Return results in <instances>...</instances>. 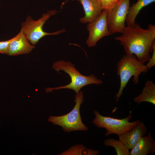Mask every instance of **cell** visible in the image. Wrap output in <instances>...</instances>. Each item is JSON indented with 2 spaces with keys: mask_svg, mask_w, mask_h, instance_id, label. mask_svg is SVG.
<instances>
[{
  "mask_svg": "<svg viewBox=\"0 0 155 155\" xmlns=\"http://www.w3.org/2000/svg\"><path fill=\"white\" fill-rule=\"evenodd\" d=\"M133 100L138 104L146 102L155 105V84L152 81L148 80L145 83L141 93Z\"/></svg>",
  "mask_w": 155,
  "mask_h": 155,
  "instance_id": "obj_13",
  "label": "cell"
},
{
  "mask_svg": "<svg viewBox=\"0 0 155 155\" xmlns=\"http://www.w3.org/2000/svg\"><path fill=\"white\" fill-rule=\"evenodd\" d=\"M103 143L106 147L111 146L114 148L117 155H130L129 150L119 140L110 138L105 140Z\"/></svg>",
  "mask_w": 155,
  "mask_h": 155,
  "instance_id": "obj_15",
  "label": "cell"
},
{
  "mask_svg": "<svg viewBox=\"0 0 155 155\" xmlns=\"http://www.w3.org/2000/svg\"><path fill=\"white\" fill-rule=\"evenodd\" d=\"M75 98L74 102L75 104L70 112L62 116H51L48 119L49 121L54 125L61 126L65 132L88 130V127L83 123L80 114V106L84 100L83 92L80 91Z\"/></svg>",
  "mask_w": 155,
  "mask_h": 155,
  "instance_id": "obj_4",
  "label": "cell"
},
{
  "mask_svg": "<svg viewBox=\"0 0 155 155\" xmlns=\"http://www.w3.org/2000/svg\"><path fill=\"white\" fill-rule=\"evenodd\" d=\"M58 11L55 10L48 11L43 13L38 20H35L30 16H28L25 21L21 24V28L30 42L35 45L39 40L48 35H57L64 32L63 29L51 33L47 32L43 30V27L46 22L52 16L56 14Z\"/></svg>",
  "mask_w": 155,
  "mask_h": 155,
  "instance_id": "obj_6",
  "label": "cell"
},
{
  "mask_svg": "<svg viewBox=\"0 0 155 155\" xmlns=\"http://www.w3.org/2000/svg\"><path fill=\"white\" fill-rule=\"evenodd\" d=\"M34 48V46L30 44L23 30L21 29L16 35L11 39L6 54L15 56L29 54Z\"/></svg>",
  "mask_w": 155,
  "mask_h": 155,
  "instance_id": "obj_9",
  "label": "cell"
},
{
  "mask_svg": "<svg viewBox=\"0 0 155 155\" xmlns=\"http://www.w3.org/2000/svg\"><path fill=\"white\" fill-rule=\"evenodd\" d=\"M152 53L147 64L146 65L147 71L155 65V43L153 46Z\"/></svg>",
  "mask_w": 155,
  "mask_h": 155,
  "instance_id": "obj_17",
  "label": "cell"
},
{
  "mask_svg": "<svg viewBox=\"0 0 155 155\" xmlns=\"http://www.w3.org/2000/svg\"><path fill=\"white\" fill-rule=\"evenodd\" d=\"M121 34L114 38L120 42L125 54L134 55L144 64L148 61L155 43V33L148 28L144 29L136 24L133 26H126Z\"/></svg>",
  "mask_w": 155,
  "mask_h": 155,
  "instance_id": "obj_1",
  "label": "cell"
},
{
  "mask_svg": "<svg viewBox=\"0 0 155 155\" xmlns=\"http://www.w3.org/2000/svg\"><path fill=\"white\" fill-rule=\"evenodd\" d=\"M120 0H100L103 10H108L115 5Z\"/></svg>",
  "mask_w": 155,
  "mask_h": 155,
  "instance_id": "obj_16",
  "label": "cell"
},
{
  "mask_svg": "<svg viewBox=\"0 0 155 155\" xmlns=\"http://www.w3.org/2000/svg\"><path fill=\"white\" fill-rule=\"evenodd\" d=\"M148 131L143 122L140 120L131 129L119 136V140L129 149L131 150L139 140Z\"/></svg>",
  "mask_w": 155,
  "mask_h": 155,
  "instance_id": "obj_10",
  "label": "cell"
},
{
  "mask_svg": "<svg viewBox=\"0 0 155 155\" xmlns=\"http://www.w3.org/2000/svg\"><path fill=\"white\" fill-rule=\"evenodd\" d=\"M11 41V39L6 41H0V53L6 54Z\"/></svg>",
  "mask_w": 155,
  "mask_h": 155,
  "instance_id": "obj_18",
  "label": "cell"
},
{
  "mask_svg": "<svg viewBox=\"0 0 155 155\" xmlns=\"http://www.w3.org/2000/svg\"><path fill=\"white\" fill-rule=\"evenodd\" d=\"M117 75L119 76L120 83L118 92L115 97L118 102L123 92L130 79L133 76V82L135 85L139 82V77L142 73L147 71L146 66L140 61L134 55H124L117 63Z\"/></svg>",
  "mask_w": 155,
  "mask_h": 155,
  "instance_id": "obj_2",
  "label": "cell"
},
{
  "mask_svg": "<svg viewBox=\"0 0 155 155\" xmlns=\"http://www.w3.org/2000/svg\"><path fill=\"white\" fill-rule=\"evenodd\" d=\"M155 152V141L149 131L147 135L142 137L130 152V155L153 154Z\"/></svg>",
  "mask_w": 155,
  "mask_h": 155,
  "instance_id": "obj_12",
  "label": "cell"
},
{
  "mask_svg": "<svg viewBox=\"0 0 155 155\" xmlns=\"http://www.w3.org/2000/svg\"><path fill=\"white\" fill-rule=\"evenodd\" d=\"M106 10H103L99 17L94 21L87 23L89 35L86 42L89 47L95 46L102 38L112 34L108 28Z\"/></svg>",
  "mask_w": 155,
  "mask_h": 155,
  "instance_id": "obj_8",
  "label": "cell"
},
{
  "mask_svg": "<svg viewBox=\"0 0 155 155\" xmlns=\"http://www.w3.org/2000/svg\"><path fill=\"white\" fill-rule=\"evenodd\" d=\"M52 67L59 73L60 70H62L68 74L70 77L71 82L65 86L46 88V93L52 92L53 90L68 89L74 90L77 94L85 86L91 84L99 85L103 83L101 80L97 78L94 74H91L88 76L82 75L75 68L74 65L69 61L61 60L56 61L53 64Z\"/></svg>",
  "mask_w": 155,
  "mask_h": 155,
  "instance_id": "obj_3",
  "label": "cell"
},
{
  "mask_svg": "<svg viewBox=\"0 0 155 155\" xmlns=\"http://www.w3.org/2000/svg\"><path fill=\"white\" fill-rule=\"evenodd\" d=\"M155 1V0H138L135 3L129 6L126 22L127 26H134L135 19L141 9L144 7Z\"/></svg>",
  "mask_w": 155,
  "mask_h": 155,
  "instance_id": "obj_14",
  "label": "cell"
},
{
  "mask_svg": "<svg viewBox=\"0 0 155 155\" xmlns=\"http://www.w3.org/2000/svg\"><path fill=\"white\" fill-rule=\"evenodd\" d=\"M130 6L129 0H120L111 8L106 10L108 29L112 34L122 33L126 27L125 23Z\"/></svg>",
  "mask_w": 155,
  "mask_h": 155,
  "instance_id": "obj_7",
  "label": "cell"
},
{
  "mask_svg": "<svg viewBox=\"0 0 155 155\" xmlns=\"http://www.w3.org/2000/svg\"><path fill=\"white\" fill-rule=\"evenodd\" d=\"M95 117L92 121L96 127L103 128L106 129L105 136L115 134L118 136L131 129L140 120H137L130 122L132 115L130 114L127 117L122 119H118L101 115L97 110L94 111Z\"/></svg>",
  "mask_w": 155,
  "mask_h": 155,
  "instance_id": "obj_5",
  "label": "cell"
},
{
  "mask_svg": "<svg viewBox=\"0 0 155 155\" xmlns=\"http://www.w3.org/2000/svg\"><path fill=\"white\" fill-rule=\"evenodd\" d=\"M83 6L85 15L80 18V22L86 24L94 21L100 15L103 10L100 0H77Z\"/></svg>",
  "mask_w": 155,
  "mask_h": 155,
  "instance_id": "obj_11",
  "label": "cell"
}]
</instances>
